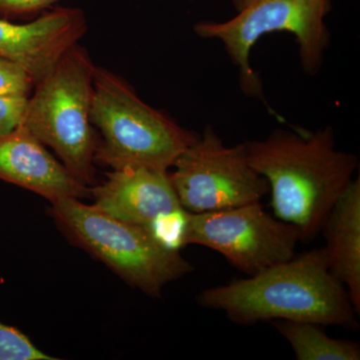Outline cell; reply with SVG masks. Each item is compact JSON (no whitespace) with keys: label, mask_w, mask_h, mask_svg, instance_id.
Wrapping results in <instances>:
<instances>
[{"label":"cell","mask_w":360,"mask_h":360,"mask_svg":"<svg viewBox=\"0 0 360 360\" xmlns=\"http://www.w3.org/2000/svg\"><path fill=\"white\" fill-rule=\"evenodd\" d=\"M245 146L251 167L269 184L274 217L293 225L300 240L314 238L354 180L356 155L336 149L331 127L314 132L277 129Z\"/></svg>","instance_id":"6da1fadb"},{"label":"cell","mask_w":360,"mask_h":360,"mask_svg":"<svg viewBox=\"0 0 360 360\" xmlns=\"http://www.w3.org/2000/svg\"><path fill=\"white\" fill-rule=\"evenodd\" d=\"M198 303L224 312L240 326L293 321L359 329V314L347 288L331 272L324 248L295 255L255 276L202 290Z\"/></svg>","instance_id":"7a4b0ae2"},{"label":"cell","mask_w":360,"mask_h":360,"mask_svg":"<svg viewBox=\"0 0 360 360\" xmlns=\"http://www.w3.org/2000/svg\"><path fill=\"white\" fill-rule=\"evenodd\" d=\"M90 120L101 135L96 163L169 172L198 134L151 108L122 77L97 66Z\"/></svg>","instance_id":"3957f363"},{"label":"cell","mask_w":360,"mask_h":360,"mask_svg":"<svg viewBox=\"0 0 360 360\" xmlns=\"http://www.w3.org/2000/svg\"><path fill=\"white\" fill-rule=\"evenodd\" d=\"M96 65L79 44L33 89L22 123L80 184H96L98 139L90 120Z\"/></svg>","instance_id":"277c9868"},{"label":"cell","mask_w":360,"mask_h":360,"mask_svg":"<svg viewBox=\"0 0 360 360\" xmlns=\"http://www.w3.org/2000/svg\"><path fill=\"white\" fill-rule=\"evenodd\" d=\"M51 214L70 243L151 297L193 271L180 250L161 245L146 227L115 219L78 198L52 202Z\"/></svg>","instance_id":"5b68a950"},{"label":"cell","mask_w":360,"mask_h":360,"mask_svg":"<svg viewBox=\"0 0 360 360\" xmlns=\"http://www.w3.org/2000/svg\"><path fill=\"white\" fill-rule=\"evenodd\" d=\"M238 14L222 22L202 21L194 32L224 44L239 72V84L246 96L265 104L262 79L250 65L253 46L265 34L285 32L295 37L300 59L305 72L314 75L321 70L330 34L326 16L331 0H234Z\"/></svg>","instance_id":"8992f818"},{"label":"cell","mask_w":360,"mask_h":360,"mask_svg":"<svg viewBox=\"0 0 360 360\" xmlns=\"http://www.w3.org/2000/svg\"><path fill=\"white\" fill-rule=\"evenodd\" d=\"M170 181L188 212H217L260 202L269 193L266 179L251 167L245 143L225 146L212 125L177 158Z\"/></svg>","instance_id":"52a82bcc"},{"label":"cell","mask_w":360,"mask_h":360,"mask_svg":"<svg viewBox=\"0 0 360 360\" xmlns=\"http://www.w3.org/2000/svg\"><path fill=\"white\" fill-rule=\"evenodd\" d=\"M300 240L293 225L270 215L260 202L184 214L182 246L217 251L248 276L290 260Z\"/></svg>","instance_id":"ba28073f"},{"label":"cell","mask_w":360,"mask_h":360,"mask_svg":"<svg viewBox=\"0 0 360 360\" xmlns=\"http://www.w3.org/2000/svg\"><path fill=\"white\" fill-rule=\"evenodd\" d=\"M87 30L78 7L56 6L25 23L0 18V58L20 65L37 84Z\"/></svg>","instance_id":"9c48e42d"},{"label":"cell","mask_w":360,"mask_h":360,"mask_svg":"<svg viewBox=\"0 0 360 360\" xmlns=\"http://www.w3.org/2000/svg\"><path fill=\"white\" fill-rule=\"evenodd\" d=\"M89 194L97 210L146 229L160 217L184 210L168 172L148 167L111 169L103 182L92 186Z\"/></svg>","instance_id":"30bf717a"},{"label":"cell","mask_w":360,"mask_h":360,"mask_svg":"<svg viewBox=\"0 0 360 360\" xmlns=\"http://www.w3.org/2000/svg\"><path fill=\"white\" fill-rule=\"evenodd\" d=\"M0 180L39 194L51 202L85 198L80 184L25 125L0 134Z\"/></svg>","instance_id":"8fae6325"},{"label":"cell","mask_w":360,"mask_h":360,"mask_svg":"<svg viewBox=\"0 0 360 360\" xmlns=\"http://www.w3.org/2000/svg\"><path fill=\"white\" fill-rule=\"evenodd\" d=\"M321 231L331 272L347 288L360 314V179H354L335 201Z\"/></svg>","instance_id":"7c38bea8"},{"label":"cell","mask_w":360,"mask_h":360,"mask_svg":"<svg viewBox=\"0 0 360 360\" xmlns=\"http://www.w3.org/2000/svg\"><path fill=\"white\" fill-rule=\"evenodd\" d=\"M274 328L290 343L297 360H359L360 345L326 335L309 321H274Z\"/></svg>","instance_id":"4fadbf2b"},{"label":"cell","mask_w":360,"mask_h":360,"mask_svg":"<svg viewBox=\"0 0 360 360\" xmlns=\"http://www.w3.org/2000/svg\"><path fill=\"white\" fill-rule=\"evenodd\" d=\"M20 329L0 321V360H53Z\"/></svg>","instance_id":"5bb4252c"},{"label":"cell","mask_w":360,"mask_h":360,"mask_svg":"<svg viewBox=\"0 0 360 360\" xmlns=\"http://www.w3.org/2000/svg\"><path fill=\"white\" fill-rule=\"evenodd\" d=\"M35 82L16 63L0 58V97H30Z\"/></svg>","instance_id":"9a60e30c"},{"label":"cell","mask_w":360,"mask_h":360,"mask_svg":"<svg viewBox=\"0 0 360 360\" xmlns=\"http://www.w3.org/2000/svg\"><path fill=\"white\" fill-rule=\"evenodd\" d=\"M59 0H0V18L32 20L56 7Z\"/></svg>","instance_id":"2e32d148"},{"label":"cell","mask_w":360,"mask_h":360,"mask_svg":"<svg viewBox=\"0 0 360 360\" xmlns=\"http://www.w3.org/2000/svg\"><path fill=\"white\" fill-rule=\"evenodd\" d=\"M28 97H0V134L13 131L22 123Z\"/></svg>","instance_id":"e0dca14e"}]
</instances>
